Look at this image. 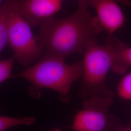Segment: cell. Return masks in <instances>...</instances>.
<instances>
[{"mask_svg": "<svg viewBox=\"0 0 131 131\" xmlns=\"http://www.w3.org/2000/svg\"><path fill=\"white\" fill-rule=\"evenodd\" d=\"M117 93L119 98L131 101V71L125 75L117 85Z\"/></svg>", "mask_w": 131, "mask_h": 131, "instance_id": "cell-11", "label": "cell"}, {"mask_svg": "<svg viewBox=\"0 0 131 131\" xmlns=\"http://www.w3.org/2000/svg\"><path fill=\"white\" fill-rule=\"evenodd\" d=\"M82 61L69 65L65 60L44 55L36 63L12 78H20L30 84V92L37 98L43 89H50L57 93L59 100L68 102L72 85L82 77Z\"/></svg>", "mask_w": 131, "mask_h": 131, "instance_id": "cell-2", "label": "cell"}, {"mask_svg": "<svg viewBox=\"0 0 131 131\" xmlns=\"http://www.w3.org/2000/svg\"><path fill=\"white\" fill-rule=\"evenodd\" d=\"M116 131H131V125L122 124L121 123L117 127Z\"/></svg>", "mask_w": 131, "mask_h": 131, "instance_id": "cell-13", "label": "cell"}, {"mask_svg": "<svg viewBox=\"0 0 131 131\" xmlns=\"http://www.w3.org/2000/svg\"><path fill=\"white\" fill-rule=\"evenodd\" d=\"M127 45L116 37L109 35L104 44H99L96 41L86 48L82 61V84L79 91L81 98L84 100L93 95L113 96L106 84V80L118 53Z\"/></svg>", "mask_w": 131, "mask_h": 131, "instance_id": "cell-3", "label": "cell"}, {"mask_svg": "<svg viewBox=\"0 0 131 131\" xmlns=\"http://www.w3.org/2000/svg\"><path fill=\"white\" fill-rule=\"evenodd\" d=\"M130 68H131V47L127 45L118 53L112 69L115 73L122 74Z\"/></svg>", "mask_w": 131, "mask_h": 131, "instance_id": "cell-9", "label": "cell"}, {"mask_svg": "<svg viewBox=\"0 0 131 131\" xmlns=\"http://www.w3.org/2000/svg\"><path fill=\"white\" fill-rule=\"evenodd\" d=\"M113 96L93 95L85 99L82 108L74 116L71 129L74 131H116L121 123L109 113Z\"/></svg>", "mask_w": 131, "mask_h": 131, "instance_id": "cell-5", "label": "cell"}, {"mask_svg": "<svg viewBox=\"0 0 131 131\" xmlns=\"http://www.w3.org/2000/svg\"><path fill=\"white\" fill-rule=\"evenodd\" d=\"M117 2L124 5L125 6L129 7L131 9V0H116Z\"/></svg>", "mask_w": 131, "mask_h": 131, "instance_id": "cell-14", "label": "cell"}, {"mask_svg": "<svg viewBox=\"0 0 131 131\" xmlns=\"http://www.w3.org/2000/svg\"><path fill=\"white\" fill-rule=\"evenodd\" d=\"M36 121L35 117H15L7 116H0V131L6 130L19 125H31Z\"/></svg>", "mask_w": 131, "mask_h": 131, "instance_id": "cell-10", "label": "cell"}, {"mask_svg": "<svg viewBox=\"0 0 131 131\" xmlns=\"http://www.w3.org/2000/svg\"><path fill=\"white\" fill-rule=\"evenodd\" d=\"M86 0H78L75 12L61 19L52 18L42 22L37 38L44 53L65 60L70 55L83 52L98 41L103 31L96 17H91Z\"/></svg>", "mask_w": 131, "mask_h": 131, "instance_id": "cell-1", "label": "cell"}, {"mask_svg": "<svg viewBox=\"0 0 131 131\" xmlns=\"http://www.w3.org/2000/svg\"><path fill=\"white\" fill-rule=\"evenodd\" d=\"M14 56L0 61V83L2 84L11 78H12V71L14 65Z\"/></svg>", "mask_w": 131, "mask_h": 131, "instance_id": "cell-12", "label": "cell"}, {"mask_svg": "<svg viewBox=\"0 0 131 131\" xmlns=\"http://www.w3.org/2000/svg\"><path fill=\"white\" fill-rule=\"evenodd\" d=\"M97 13V18L103 30L112 35L122 27L125 16L116 0H86Z\"/></svg>", "mask_w": 131, "mask_h": 131, "instance_id": "cell-7", "label": "cell"}, {"mask_svg": "<svg viewBox=\"0 0 131 131\" xmlns=\"http://www.w3.org/2000/svg\"><path fill=\"white\" fill-rule=\"evenodd\" d=\"M16 0H4L0 7V52L7 44V29L10 11Z\"/></svg>", "mask_w": 131, "mask_h": 131, "instance_id": "cell-8", "label": "cell"}, {"mask_svg": "<svg viewBox=\"0 0 131 131\" xmlns=\"http://www.w3.org/2000/svg\"><path fill=\"white\" fill-rule=\"evenodd\" d=\"M21 0H17L10 12L7 29V44L19 63L27 68L44 56L37 38L34 37L31 26L20 14L18 6Z\"/></svg>", "mask_w": 131, "mask_h": 131, "instance_id": "cell-4", "label": "cell"}, {"mask_svg": "<svg viewBox=\"0 0 131 131\" xmlns=\"http://www.w3.org/2000/svg\"><path fill=\"white\" fill-rule=\"evenodd\" d=\"M62 131L59 128H55V129H53V130H52L51 131Z\"/></svg>", "mask_w": 131, "mask_h": 131, "instance_id": "cell-15", "label": "cell"}, {"mask_svg": "<svg viewBox=\"0 0 131 131\" xmlns=\"http://www.w3.org/2000/svg\"><path fill=\"white\" fill-rule=\"evenodd\" d=\"M63 0H21L18 10L31 27L39 25L59 11Z\"/></svg>", "mask_w": 131, "mask_h": 131, "instance_id": "cell-6", "label": "cell"}, {"mask_svg": "<svg viewBox=\"0 0 131 131\" xmlns=\"http://www.w3.org/2000/svg\"><path fill=\"white\" fill-rule=\"evenodd\" d=\"M3 1H4V0H0V3H2L3 2Z\"/></svg>", "mask_w": 131, "mask_h": 131, "instance_id": "cell-16", "label": "cell"}, {"mask_svg": "<svg viewBox=\"0 0 131 131\" xmlns=\"http://www.w3.org/2000/svg\"><path fill=\"white\" fill-rule=\"evenodd\" d=\"M130 125H131V120H130V123H129Z\"/></svg>", "mask_w": 131, "mask_h": 131, "instance_id": "cell-17", "label": "cell"}]
</instances>
